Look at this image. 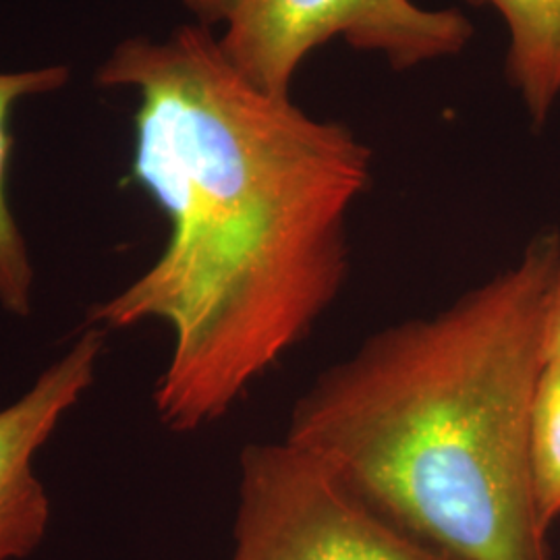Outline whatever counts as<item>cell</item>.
Segmentation results:
<instances>
[{"label": "cell", "mask_w": 560, "mask_h": 560, "mask_svg": "<svg viewBox=\"0 0 560 560\" xmlns=\"http://www.w3.org/2000/svg\"><path fill=\"white\" fill-rule=\"evenodd\" d=\"M94 81L138 94L122 185L161 208L168 240L85 326L171 328L152 400L166 430L189 434L222 420L339 300L372 150L243 80L198 23L120 42Z\"/></svg>", "instance_id": "cell-1"}, {"label": "cell", "mask_w": 560, "mask_h": 560, "mask_svg": "<svg viewBox=\"0 0 560 560\" xmlns=\"http://www.w3.org/2000/svg\"><path fill=\"white\" fill-rule=\"evenodd\" d=\"M560 235L324 370L284 434L411 538L457 560H550L529 478L541 318Z\"/></svg>", "instance_id": "cell-2"}, {"label": "cell", "mask_w": 560, "mask_h": 560, "mask_svg": "<svg viewBox=\"0 0 560 560\" xmlns=\"http://www.w3.org/2000/svg\"><path fill=\"white\" fill-rule=\"evenodd\" d=\"M217 36L224 59L261 92L291 98L301 65L324 44L374 52L407 71L455 57L474 38L459 9H425L416 0H180Z\"/></svg>", "instance_id": "cell-3"}, {"label": "cell", "mask_w": 560, "mask_h": 560, "mask_svg": "<svg viewBox=\"0 0 560 560\" xmlns=\"http://www.w3.org/2000/svg\"><path fill=\"white\" fill-rule=\"evenodd\" d=\"M231 560H457L411 538L293 442L241 451Z\"/></svg>", "instance_id": "cell-4"}, {"label": "cell", "mask_w": 560, "mask_h": 560, "mask_svg": "<svg viewBox=\"0 0 560 560\" xmlns=\"http://www.w3.org/2000/svg\"><path fill=\"white\" fill-rule=\"evenodd\" d=\"M104 340L106 330L85 326L23 397L0 409V560L27 559L48 534L52 504L34 459L96 382Z\"/></svg>", "instance_id": "cell-5"}, {"label": "cell", "mask_w": 560, "mask_h": 560, "mask_svg": "<svg viewBox=\"0 0 560 560\" xmlns=\"http://www.w3.org/2000/svg\"><path fill=\"white\" fill-rule=\"evenodd\" d=\"M488 4L509 30L504 73L534 125L560 101V0H467Z\"/></svg>", "instance_id": "cell-6"}, {"label": "cell", "mask_w": 560, "mask_h": 560, "mask_svg": "<svg viewBox=\"0 0 560 560\" xmlns=\"http://www.w3.org/2000/svg\"><path fill=\"white\" fill-rule=\"evenodd\" d=\"M71 71L67 65H50L34 71L0 73V307L15 316L30 318L34 312L36 270L30 256L27 241L9 206L7 175L13 154L11 110L27 96L50 94L67 85Z\"/></svg>", "instance_id": "cell-7"}, {"label": "cell", "mask_w": 560, "mask_h": 560, "mask_svg": "<svg viewBox=\"0 0 560 560\" xmlns=\"http://www.w3.org/2000/svg\"><path fill=\"white\" fill-rule=\"evenodd\" d=\"M529 478L541 527L560 520V361L541 368L529 418Z\"/></svg>", "instance_id": "cell-8"}, {"label": "cell", "mask_w": 560, "mask_h": 560, "mask_svg": "<svg viewBox=\"0 0 560 560\" xmlns=\"http://www.w3.org/2000/svg\"><path fill=\"white\" fill-rule=\"evenodd\" d=\"M541 353H544V363L560 361V256L552 280L548 284L546 301H544Z\"/></svg>", "instance_id": "cell-9"}]
</instances>
